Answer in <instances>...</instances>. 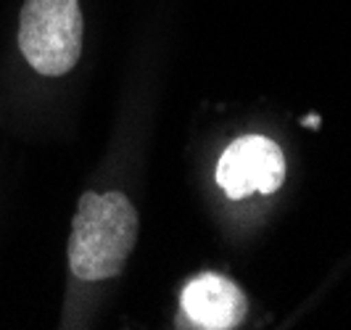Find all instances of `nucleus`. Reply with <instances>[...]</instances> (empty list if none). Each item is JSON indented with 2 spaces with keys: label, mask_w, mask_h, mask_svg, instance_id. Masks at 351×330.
Listing matches in <instances>:
<instances>
[{
  "label": "nucleus",
  "mask_w": 351,
  "mask_h": 330,
  "mask_svg": "<svg viewBox=\"0 0 351 330\" xmlns=\"http://www.w3.org/2000/svg\"><path fill=\"white\" fill-rule=\"evenodd\" d=\"M138 241V211L124 193H93L80 198L71 222L69 267L74 278L98 283L117 278Z\"/></svg>",
  "instance_id": "1"
},
{
  "label": "nucleus",
  "mask_w": 351,
  "mask_h": 330,
  "mask_svg": "<svg viewBox=\"0 0 351 330\" xmlns=\"http://www.w3.org/2000/svg\"><path fill=\"white\" fill-rule=\"evenodd\" d=\"M301 124H306V127H317V124H319V117H306V119H301Z\"/></svg>",
  "instance_id": "5"
},
{
  "label": "nucleus",
  "mask_w": 351,
  "mask_h": 330,
  "mask_svg": "<svg viewBox=\"0 0 351 330\" xmlns=\"http://www.w3.org/2000/svg\"><path fill=\"white\" fill-rule=\"evenodd\" d=\"M285 180L280 145L262 135H246L230 143L217 164V182L230 198L251 193H275Z\"/></svg>",
  "instance_id": "3"
},
{
  "label": "nucleus",
  "mask_w": 351,
  "mask_h": 330,
  "mask_svg": "<svg viewBox=\"0 0 351 330\" xmlns=\"http://www.w3.org/2000/svg\"><path fill=\"white\" fill-rule=\"evenodd\" d=\"M182 314L193 328L230 330L246 317V296L225 275L204 272L193 278L180 296Z\"/></svg>",
  "instance_id": "4"
},
{
  "label": "nucleus",
  "mask_w": 351,
  "mask_h": 330,
  "mask_svg": "<svg viewBox=\"0 0 351 330\" xmlns=\"http://www.w3.org/2000/svg\"><path fill=\"white\" fill-rule=\"evenodd\" d=\"M19 48L45 77L74 69L82 51V11L77 0H27L19 19Z\"/></svg>",
  "instance_id": "2"
}]
</instances>
